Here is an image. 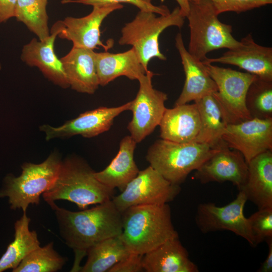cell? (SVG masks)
Masks as SVG:
<instances>
[{"label": "cell", "mask_w": 272, "mask_h": 272, "mask_svg": "<svg viewBox=\"0 0 272 272\" xmlns=\"http://www.w3.org/2000/svg\"><path fill=\"white\" fill-rule=\"evenodd\" d=\"M54 210L60 235L75 253L72 271H80V263L92 246L122 232V214L111 199L90 209L73 212L50 206Z\"/></svg>", "instance_id": "obj_1"}, {"label": "cell", "mask_w": 272, "mask_h": 272, "mask_svg": "<svg viewBox=\"0 0 272 272\" xmlns=\"http://www.w3.org/2000/svg\"><path fill=\"white\" fill-rule=\"evenodd\" d=\"M121 214V238L130 253L144 255L166 241L179 237L168 203L132 206Z\"/></svg>", "instance_id": "obj_2"}, {"label": "cell", "mask_w": 272, "mask_h": 272, "mask_svg": "<svg viewBox=\"0 0 272 272\" xmlns=\"http://www.w3.org/2000/svg\"><path fill=\"white\" fill-rule=\"evenodd\" d=\"M94 171L83 160L76 157L62 161L58 175L53 185L42 194L49 205L57 200L74 202L83 210L91 205L111 199L114 189L98 181Z\"/></svg>", "instance_id": "obj_3"}, {"label": "cell", "mask_w": 272, "mask_h": 272, "mask_svg": "<svg viewBox=\"0 0 272 272\" xmlns=\"http://www.w3.org/2000/svg\"><path fill=\"white\" fill-rule=\"evenodd\" d=\"M221 148L206 143H179L161 139L149 147L146 159L166 179L180 185L190 172L197 169Z\"/></svg>", "instance_id": "obj_4"}, {"label": "cell", "mask_w": 272, "mask_h": 272, "mask_svg": "<svg viewBox=\"0 0 272 272\" xmlns=\"http://www.w3.org/2000/svg\"><path fill=\"white\" fill-rule=\"evenodd\" d=\"M213 4L208 0L189 2L188 21L190 38L188 51L201 61L212 51L238 46L240 41L233 36L230 25L220 21Z\"/></svg>", "instance_id": "obj_5"}, {"label": "cell", "mask_w": 272, "mask_h": 272, "mask_svg": "<svg viewBox=\"0 0 272 272\" xmlns=\"http://www.w3.org/2000/svg\"><path fill=\"white\" fill-rule=\"evenodd\" d=\"M185 18L179 7L167 15L160 16H156L152 12L140 10L135 18L121 29L118 43L121 45L131 46L145 69L148 70L151 59L157 57L162 60L166 59L159 48L160 34L169 27L181 28Z\"/></svg>", "instance_id": "obj_6"}, {"label": "cell", "mask_w": 272, "mask_h": 272, "mask_svg": "<svg viewBox=\"0 0 272 272\" xmlns=\"http://www.w3.org/2000/svg\"><path fill=\"white\" fill-rule=\"evenodd\" d=\"M62 161L56 153L51 154L40 164L25 163L18 177L8 175L0 197L6 196L11 209H22L26 212L30 204L38 205L40 196L55 181Z\"/></svg>", "instance_id": "obj_7"}, {"label": "cell", "mask_w": 272, "mask_h": 272, "mask_svg": "<svg viewBox=\"0 0 272 272\" xmlns=\"http://www.w3.org/2000/svg\"><path fill=\"white\" fill-rule=\"evenodd\" d=\"M203 64L217 86V91L213 95L226 123L235 124L252 118L247 109L245 99L249 86L257 76L212 63Z\"/></svg>", "instance_id": "obj_8"}, {"label": "cell", "mask_w": 272, "mask_h": 272, "mask_svg": "<svg viewBox=\"0 0 272 272\" xmlns=\"http://www.w3.org/2000/svg\"><path fill=\"white\" fill-rule=\"evenodd\" d=\"M180 190V185L170 182L149 166L139 171L123 190L111 200L122 213L132 206L168 203L174 200Z\"/></svg>", "instance_id": "obj_9"}, {"label": "cell", "mask_w": 272, "mask_h": 272, "mask_svg": "<svg viewBox=\"0 0 272 272\" xmlns=\"http://www.w3.org/2000/svg\"><path fill=\"white\" fill-rule=\"evenodd\" d=\"M154 73L148 70L138 80L139 89L132 100V117L127 125L130 136L138 143L142 142L159 125L166 109L167 95L155 89L152 85Z\"/></svg>", "instance_id": "obj_10"}, {"label": "cell", "mask_w": 272, "mask_h": 272, "mask_svg": "<svg viewBox=\"0 0 272 272\" xmlns=\"http://www.w3.org/2000/svg\"><path fill=\"white\" fill-rule=\"evenodd\" d=\"M247 201L244 194L239 191L236 198L228 204L219 207L212 202L198 205L195 224L202 233L218 231H229L256 246L244 208Z\"/></svg>", "instance_id": "obj_11"}, {"label": "cell", "mask_w": 272, "mask_h": 272, "mask_svg": "<svg viewBox=\"0 0 272 272\" xmlns=\"http://www.w3.org/2000/svg\"><path fill=\"white\" fill-rule=\"evenodd\" d=\"M222 140L229 148L240 152L248 164L268 150H272V118H253L227 124Z\"/></svg>", "instance_id": "obj_12"}, {"label": "cell", "mask_w": 272, "mask_h": 272, "mask_svg": "<svg viewBox=\"0 0 272 272\" xmlns=\"http://www.w3.org/2000/svg\"><path fill=\"white\" fill-rule=\"evenodd\" d=\"M93 8L92 11L85 17H67L60 21L61 30L58 36L71 41L74 47L94 50L101 46L107 51L112 47L113 42L104 44L101 40V25L109 15L122 9L123 6L113 4L95 6Z\"/></svg>", "instance_id": "obj_13"}, {"label": "cell", "mask_w": 272, "mask_h": 272, "mask_svg": "<svg viewBox=\"0 0 272 272\" xmlns=\"http://www.w3.org/2000/svg\"><path fill=\"white\" fill-rule=\"evenodd\" d=\"M131 104L130 101L117 107H99L83 113L60 126L43 125L40 129L45 133L47 141L78 134L85 138L94 137L108 130L115 118L123 112L130 110Z\"/></svg>", "instance_id": "obj_14"}, {"label": "cell", "mask_w": 272, "mask_h": 272, "mask_svg": "<svg viewBox=\"0 0 272 272\" xmlns=\"http://www.w3.org/2000/svg\"><path fill=\"white\" fill-rule=\"evenodd\" d=\"M202 61L236 65L259 78L272 81V48L256 43L251 34L241 39L238 46L228 49L220 57H207Z\"/></svg>", "instance_id": "obj_15"}, {"label": "cell", "mask_w": 272, "mask_h": 272, "mask_svg": "<svg viewBox=\"0 0 272 272\" xmlns=\"http://www.w3.org/2000/svg\"><path fill=\"white\" fill-rule=\"evenodd\" d=\"M230 149L220 148L195 170L194 178L202 184L229 181L239 189L246 178L248 164L240 152Z\"/></svg>", "instance_id": "obj_16"}, {"label": "cell", "mask_w": 272, "mask_h": 272, "mask_svg": "<svg viewBox=\"0 0 272 272\" xmlns=\"http://www.w3.org/2000/svg\"><path fill=\"white\" fill-rule=\"evenodd\" d=\"M60 21L52 26L51 35L45 40L33 38L24 46L21 59L30 66H36L54 84L63 88L70 87L60 59L54 50L56 37L60 32Z\"/></svg>", "instance_id": "obj_17"}, {"label": "cell", "mask_w": 272, "mask_h": 272, "mask_svg": "<svg viewBox=\"0 0 272 272\" xmlns=\"http://www.w3.org/2000/svg\"><path fill=\"white\" fill-rule=\"evenodd\" d=\"M175 46L181 58L185 79L175 105L186 104L216 93L218 90L216 83L209 75L202 61L186 49L180 33L175 37Z\"/></svg>", "instance_id": "obj_18"}, {"label": "cell", "mask_w": 272, "mask_h": 272, "mask_svg": "<svg viewBox=\"0 0 272 272\" xmlns=\"http://www.w3.org/2000/svg\"><path fill=\"white\" fill-rule=\"evenodd\" d=\"M246 178L238 189L258 209L272 208V150L252 159Z\"/></svg>", "instance_id": "obj_19"}, {"label": "cell", "mask_w": 272, "mask_h": 272, "mask_svg": "<svg viewBox=\"0 0 272 272\" xmlns=\"http://www.w3.org/2000/svg\"><path fill=\"white\" fill-rule=\"evenodd\" d=\"M70 87L92 94L99 85L93 50L73 46L60 59Z\"/></svg>", "instance_id": "obj_20"}, {"label": "cell", "mask_w": 272, "mask_h": 272, "mask_svg": "<svg viewBox=\"0 0 272 272\" xmlns=\"http://www.w3.org/2000/svg\"><path fill=\"white\" fill-rule=\"evenodd\" d=\"M200 124L195 103L166 108L159 125L160 138L179 143L193 142L199 132Z\"/></svg>", "instance_id": "obj_21"}, {"label": "cell", "mask_w": 272, "mask_h": 272, "mask_svg": "<svg viewBox=\"0 0 272 272\" xmlns=\"http://www.w3.org/2000/svg\"><path fill=\"white\" fill-rule=\"evenodd\" d=\"M142 262L146 272L198 271L179 237L169 239L143 255Z\"/></svg>", "instance_id": "obj_22"}, {"label": "cell", "mask_w": 272, "mask_h": 272, "mask_svg": "<svg viewBox=\"0 0 272 272\" xmlns=\"http://www.w3.org/2000/svg\"><path fill=\"white\" fill-rule=\"evenodd\" d=\"M95 63L99 85L102 86L121 76L138 80L148 70L133 47L117 53L95 52Z\"/></svg>", "instance_id": "obj_23"}, {"label": "cell", "mask_w": 272, "mask_h": 272, "mask_svg": "<svg viewBox=\"0 0 272 272\" xmlns=\"http://www.w3.org/2000/svg\"><path fill=\"white\" fill-rule=\"evenodd\" d=\"M137 143L130 135L120 141L116 156L103 170L94 172L96 178L102 184L121 192L138 174L139 170L134 160Z\"/></svg>", "instance_id": "obj_24"}, {"label": "cell", "mask_w": 272, "mask_h": 272, "mask_svg": "<svg viewBox=\"0 0 272 272\" xmlns=\"http://www.w3.org/2000/svg\"><path fill=\"white\" fill-rule=\"evenodd\" d=\"M200 117V129L193 142L206 143L214 148L227 146L222 140L227 124L213 94L194 101Z\"/></svg>", "instance_id": "obj_25"}, {"label": "cell", "mask_w": 272, "mask_h": 272, "mask_svg": "<svg viewBox=\"0 0 272 272\" xmlns=\"http://www.w3.org/2000/svg\"><path fill=\"white\" fill-rule=\"evenodd\" d=\"M30 221L26 212H23L21 218L15 222L14 240L0 258V272L15 269L29 253L40 246L36 232L29 230Z\"/></svg>", "instance_id": "obj_26"}, {"label": "cell", "mask_w": 272, "mask_h": 272, "mask_svg": "<svg viewBox=\"0 0 272 272\" xmlns=\"http://www.w3.org/2000/svg\"><path fill=\"white\" fill-rule=\"evenodd\" d=\"M130 252L121 235L102 240L87 251V260L81 267L82 272H105L125 258Z\"/></svg>", "instance_id": "obj_27"}, {"label": "cell", "mask_w": 272, "mask_h": 272, "mask_svg": "<svg viewBox=\"0 0 272 272\" xmlns=\"http://www.w3.org/2000/svg\"><path fill=\"white\" fill-rule=\"evenodd\" d=\"M47 0H17L15 17L38 37L46 40L50 35L46 12Z\"/></svg>", "instance_id": "obj_28"}, {"label": "cell", "mask_w": 272, "mask_h": 272, "mask_svg": "<svg viewBox=\"0 0 272 272\" xmlns=\"http://www.w3.org/2000/svg\"><path fill=\"white\" fill-rule=\"evenodd\" d=\"M65 262L66 258L54 249L51 242L29 253L12 271L55 272L61 269Z\"/></svg>", "instance_id": "obj_29"}, {"label": "cell", "mask_w": 272, "mask_h": 272, "mask_svg": "<svg viewBox=\"0 0 272 272\" xmlns=\"http://www.w3.org/2000/svg\"><path fill=\"white\" fill-rule=\"evenodd\" d=\"M245 104L252 118H272V81L256 77L248 88Z\"/></svg>", "instance_id": "obj_30"}, {"label": "cell", "mask_w": 272, "mask_h": 272, "mask_svg": "<svg viewBox=\"0 0 272 272\" xmlns=\"http://www.w3.org/2000/svg\"><path fill=\"white\" fill-rule=\"evenodd\" d=\"M247 219L256 246L272 237V208L258 209Z\"/></svg>", "instance_id": "obj_31"}, {"label": "cell", "mask_w": 272, "mask_h": 272, "mask_svg": "<svg viewBox=\"0 0 272 272\" xmlns=\"http://www.w3.org/2000/svg\"><path fill=\"white\" fill-rule=\"evenodd\" d=\"M189 2L197 0H188ZM213 5L216 13L219 15L227 12L238 14L269 5L272 0H208Z\"/></svg>", "instance_id": "obj_32"}, {"label": "cell", "mask_w": 272, "mask_h": 272, "mask_svg": "<svg viewBox=\"0 0 272 272\" xmlns=\"http://www.w3.org/2000/svg\"><path fill=\"white\" fill-rule=\"evenodd\" d=\"M61 3H78L93 7L127 3L138 7L140 10L150 11L160 15H167L170 12L165 6H155L142 0H62Z\"/></svg>", "instance_id": "obj_33"}, {"label": "cell", "mask_w": 272, "mask_h": 272, "mask_svg": "<svg viewBox=\"0 0 272 272\" xmlns=\"http://www.w3.org/2000/svg\"><path fill=\"white\" fill-rule=\"evenodd\" d=\"M143 255L130 253L124 259L114 265L108 272L143 271Z\"/></svg>", "instance_id": "obj_34"}, {"label": "cell", "mask_w": 272, "mask_h": 272, "mask_svg": "<svg viewBox=\"0 0 272 272\" xmlns=\"http://www.w3.org/2000/svg\"><path fill=\"white\" fill-rule=\"evenodd\" d=\"M17 0H0V23L15 17Z\"/></svg>", "instance_id": "obj_35"}, {"label": "cell", "mask_w": 272, "mask_h": 272, "mask_svg": "<svg viewBox=\"0 0 272 272\" xmlns=\"http://www.w3.org/2000/svg\"><path fill=\"white\" fill-rule=\"evenodd\" d=\"M265 241L268 247V254L258 269V272L272 271V237L267 238Z\"/></svg>", "instance_id": "obj_36"}, {"label": "cell", "mask_w": 272, "mask_h": 272, "mask_svg": "<svg viewBox=\"0 0 272 272\" xmlns=\"http://www.w3.org/2000/svg\"><path fill=\"white\" fill-rule=\"evenodd\" d=\"M178 4L182 15L186 17L189 10V2L188 0H175Z\"/></svg>", "instance_id": "obj_37"}, {"label": "cell", "mask_w": 272, "mask_h": 272, "mask_svg": "<svg viewBox=\"0 0 272 272\" xmlns=\"http://www.w3.org/2000/svg\"><path fill=\"white\" fill-rule=\"evenodd\" d=\"M145 2L148 3H151V0H142Z\"/></svg>", "instance_id": "obj_38"}]
</instances>
